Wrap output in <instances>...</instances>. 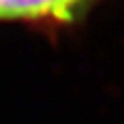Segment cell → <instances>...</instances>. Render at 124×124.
I'll return each mask as SVG.
<instances>
[{"instance_id": "obj_1", "label": "cell", "mask_w": 124, "mask_h": 124, "mask_svg": "<svg viewBox=\"0 0 124 124\" xmlns=\"http://www.w3.org/2000/svg\"><path fill=\"white\" fill-rule=\"evenodd\" d=\"M86 0H0V20L68 22Z\"/></svg>"}]
</instances>
